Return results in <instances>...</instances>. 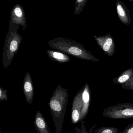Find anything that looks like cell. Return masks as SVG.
Instances as JSON below:
<instances>
[{
    "label": "cell",
    "mask_w": 133,
    "mask_h": 133,
    "mask_svg": "<svg viewBox=\"0 0 133 133\" xmlns=\"http://www.w3.org/2000/svg\"><path fill=\"white\" fill-rule=\"evenodd\" d=\"M48 44L52 49L75 57L94 62L100 61L82 44L70 39L62 37L54 38L50 40Z\"/></svg>",
    "instance_id": "obj_1"
},
{
    "label": "cell",
    "mask_w": 133,
    "mask_h": 133,
    "mask_svg": "<svg viewBox=\"0 0 133 133\" xmlns=\"http://www.w3.org/2000/svg\"><path fill=\"white\" fill-rule=\"evenodd\" d=\"M19 29V26L9 20V28L5 40L2 57V65L4 68L11 64L22 40V36L18 33Z\"/></svg>",
    "instance_id": "obj_2"
},
{
    "label": "cell",
    "mask_w": 133,
    "mask_h": 133,
    "mask_svg": "<svg viewBox=\"0 0 133 133\" xmlns=\"http://www.w3.org/2000/svg\"><path fill=\"white\" fill-rule=\"evenodd\" d=\"M68 89L63 88L59 84L50 99L49 105L52 112L57 118L61 115L68 102Z\"/></svg>",
    "instance_id": "obj_3"
},
{
    "label": "cell",
    "mask_w": 133,
    "mask_h": 133,
    "mask_svg": "<svg viewBox=\"0 0 133 133\" xmlns=\"http://www.w3.org/2000/svg\"><path fill=\"white\" fill-rule=\"evenodd\" d=\"M102 115L111 119L133 118V104L122 103L110 106L104 110Z\"/></svg>",
    "instance_id": "obj_4"
},
{
    "label": "cell",
    "mask_w": 133,
    "mask_h": 133,
    "mask_svg": "<svg viewBox=\"0 0 133 133\" xmlns=\"http://www.w3.org/2000/svg\"><path fill=\"white\" fill-rule=\"evenodd\" d=\"M98 45L101 49L109 57L115 54V44L112 36L107 34L104 36H94Z\"/></svg>",
    "instance_id": "obj_5"
},
{
    "label": "cell",
    "mask_w": 133,
    "mask_h": 133,
    "mask_svg": "<svg viewBox=\"0 0 133 133\" xmlns=\"http://www.w3.org/2000/svg\"><path fill=\"white\" fill-rule=\"evenodd\" d=\"M10 21L18 25L23 26V31L26 27V18L25 11L22 5L19 4H16L11 10Z\"/></svg>",
    "instance_id": "obj_6"
},
{
    "label": "cell",
    "mask_w": 133,
    "mask_h": 133,
    "mask_svg": "<svg viewBox=\"0 0 133 133\" xmlns=\"http://www.w3.org/2000/svg\"><path fill=\"white\" fill-rule=\"evenodd\" d=\"M84 87L76 94L72 103V121L75 124L80 121L81 110L83 108L82 94Z\"/></svg>",
    "instance_id": "obj_7"
},
{
    "label": "cell",
    "mask_w": 133,
    "mask_h": 133,
    "mask_svg": "<svg viewBox=\"0 0 133 133\" xmlns=\"http://www.w3.org/2000/svg\"><path fill=\"white\" fill-rule=\"evenodd\" d=\"M23 90L27 102L31 104L34 95L33 84L31 75L29 72L27 73L23 80Z\"/></svg>",
    "instance_id": "obj_8"
},
{
    "label": "cell",
    "mask_w": 133,
    "mask_h": 133,
    "mask_svg": "<svg viewBox=\"0 0 133 133\" xmlns=\"http://www.w3.org/2000/svg\"><path fill=\"white\" fill-rule=\"evenodd\" d=\"M116 11L119 20L123 24L129 25L131 22L129 10L122 1L118 0L116 3Z\"/></svg>",
    "instance_id": "obj_9"
},
{
    "label": "cell",
    "mask_w": 133,
    "mask_h": 133,
    "mask_svg": "<svg viewBox=\"0 0 133 133\" xmlns=\"http://www.w3.org/2000/svg\"><path fill=\"white\" fill-rule=\"evenodd\" d=\"M91 98V91L89 84H85L84 87L82 94L83 108L81 110V115L79 121H82L86 116L90 106Z\"/></svg>",
    "instance_id": "obj_10"
},
{
    "label": "cell",
    "mask_w": 133,
    "mask_h": 133,
    "mask_svg": "<svg viewBox=\"0 0 133 133\" xmlns=\"http://www.w3.org/2000/svg\"><path fill=\"white\" fill-rule=\"evenodd\" d=\"M47 53L50 59L61 64H66L71 61L70 57L66 54L58 51L48 50Z\"/></svg>",
    "instance_id": "obj_11"
},
{
    "label": "cell",
    "mask_w": 133,
    "mask_h": 133,
    "mask_svg": "<svg viewBox=\"0 0 133 133\" xmlns=\"http://www.w3.org/2000/svg\"><path fill=\"white\" fill-rule=\"evenodd\" d=\"M35 124L40 133H48L46 121L40 111L37 112L36 114Z\"/></svg>",
    "instance_id": "obj_12"
},
{
    "label": "cell",
    "mask_w": 133,
    "mask_h": 133,
    "mask_svg": "<svg viewBox=\"0 0 133 133\" xmlns=\"http://www.w3.org/2000/svg\"><path fill=\"white\" fill-rule=\"evenodd\" d=\"M132 68L128 69L125 70L121 75L113 79V83L115 84H122L126 83L132 77L133 74Z\"/></svg>",
    "instance_id": "obj_13"
},
{
    "label": "cell",
    "mask_w": 133,
    "mask_h": 133,
    "mask_svg": "<svg viewBox=\"0 0 133 133\" xmlns=\"http://www.w3.org/2000/svg\"><path fill=\"white\" fill-rule=\"evenodd\" d=\"M87 1L88 0H76L74 11L75 15H78L83 11Z\"/></svg>",
    "instance_id": "obj_14"
},
{
    "label": "cell",
    "mask_w": 133,
    "mask_h": 133,
    "mask_svg": "<svg viewBox=\"0 0 133 133\" xmlns=\"http://www.w3.org/2000/svg\"><path fill=\"white\" fill-rule=\"evenodd\" d=\"M119 130L113 127H101L95 130L94 133H118Z\"/></svg>",
    "instance_id": "obj_15"
},
{
    "label": "cell",
    "mask_w": 133,
    "mask_h": 133,
    "mask_svg": "<svg viewBox=\"0 0 133 133\" xmlns=\"http://www.w3.org/2000/svg\"><path fill=\"white\" fill-rule=\"evenodd\" d=\"M121 85V87L123 89L130 90H133V72L132 75L130 79L126 83Z\"/></svg>",
    "instance_id": "obj_16"
},
{
    "label": "cell",
    "mask_w": 133,
    "mask_h": 133,
    "mask_svg": "<svg viewBox=\"0 0 133 133\" xmlns=\"http://www.w3.org/2000/svg\"><path fill=\"white\" fill-rule=\"evenodd\" d=\"M7 91L0 87V101H1L8 100Z\"/></svg>",
    "instance_id": "obj_17"
},
{
    "label": "cell",
    "mask_w": 133,
    "mask_h": 133,
    "mask_svg": "<svg viewBox=\"0 0 133 133\" xmlns=\"http://www.w3.org/2000/svg\"><path fill=\"white\" fill-rule=\"evenodd\" d=\"M120 133H133V123H130Z\"/></svg>",
    "instance_id": "obj_18"
},
{
    "label": "cell",
    "mask_w": 133,
    "mask_h": 133,
    "mask_svg": "<svg viewBox=\"0 0 133 133\" xmlns=\"http://www.w3.org/2000/svg\"><path fill=\"white\" fill-rule=\"evenodd\" d=\"M79 133H89L87 131L84 126L83 125H82V127L81 129L79 131Z\"/></svg>",
    "instance_id": "obj_19"
},
{
    "label": "cell",
    "mask_w": 133,
    "mask_h": 133,
    "mask_svg": "<svg viewBox=\"0 0 133 133\" xmlns=\"http://www.w3.org/2000/svg\"><path fill=\"white\" fill-rule=\"evenodd\" d=\"M131 1H132V2H133V0H131Z\"/></svg>",
    "instance_id": "obj_20"
},
{
    "label": "cell",
    "mask_w": 133,
    "mask_h": 133,
    "mask_svg": "<svg viewBox=\"0 0 133 133\" xmlns=\"http://www.w3.org/2000/svg\"></svg>",
    "instance_id": "obj_21"
}]
</instances>
